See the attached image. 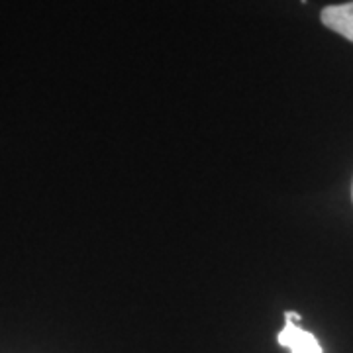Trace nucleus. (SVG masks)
I'll use <instances>...</instances> for the list:
<instances>
[{"label":"nucleus","instance_id":"nucleus-2","mask_svg":"<svg viewBox=\"0 0 353 353\" xmlns=\"http://www.w3.org/2000/svg\"><path fill=\"white\" fill-rule=\"evenodd\" d=\"M322 24L332 32L340 34L341 38L353 41V0L345 4H332L326 6L320 14Z\"/></svg>","mask_w":353,"mask_h":353},{"label":"nucleus","instance_id":"nucleus-1","mask_svg":"<svg viewBox=\"0 0 353 353\" xmlns=\"http://www.w3.org/2000/svg\"><path fill=\"white\" fill-rule=\"evenodd\" d=\"M299 320H301V316L296 312L285 314V328L281 330L277 336L279 343L283 347H287L290 353H324L314 334L301 328Z\"/></svg>","mask_w":353,"mask_h":353}]
</instances>
